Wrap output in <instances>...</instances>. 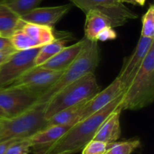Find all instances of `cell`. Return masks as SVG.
Here are the masks:
<instances>
[{
	"label": "cell",
	"mask_w": 154,
	"mask_h": 154,
	"mask_svg": "<svg viewBox=\"0 0 154 154\" xmlns=\"http://www.w3.org/2000/svg\"><path fill=\"white\" fill-rule=\"evenodd\" d=\"M123 95V94L91 116L76 122L64 135L41 154H75L82 150L93 140L102 122L120 107Z\"/></svg>",
	"instance_id": "obj_1"
},
{
	"label": "cell",
	"mask_w": 154,
	"mask_h": 154,
	"mask_svg": "<svg viewBox=\"0 0 154 154\" xmlns=\"http://www.w3.org/2000/svg\"><path fill=\"white\" fill-rule=\"evenodd\" d=\"M154 100V45L149 50L139 69L126 88L122 98L123 110H139Z\"/></svg>",
	"instance_id": "obj_2"
},
{
	"label": "cell",
	"mask_w": 154,
	"mask_h": 154,
	"mask_svg": "<svg viewBox=\"0 0 154 154\" xmlns=\"http://www.w3.org/2000/svg\"><path fill=\"white\" fill-rule=\"evenodd\" d=\"M100 62V48L97 41L87 39L76 58L63 70L59 79L39 98L37 104H46L66 86L79 79L86 74L94 72Z\"/></svg>",
	"instance_id": "obj_3"
},
{
	"label": "cell",
	"mask_w": 154,
	"mask_h": 154,
	"mask_svg": "<svg viewBox=\"0 0 154 154\" xmlns=\"http://www.w3.org/2000/svg\"><path fill=\"white\" fill-rule=\"evenodd\" d=\"M94 72H90L68 85L46 103L45 117L48 120L60 110L91 99L100 91Z\"/></svg>",
	"instance_id": "obj_4"
},
{
	"label": "cell",
	"mask_w": 154,
	"mask_h": 154,
	"mask_svg": "<svg viewBox=\"0 0 154 154\" xmlns=\"http://www.w3.org/2000/svg\"><path fill=\"white\" fill-rule=\"evenodd\" d=\"M45 105L46 104L38 103L16 117L0 118V143L29 137L45 128L48 122L45 117Z\"/></svg>",
	"instance_id": "obj_5"
},
{
	"label": "cell",
	"mask_w": 154,
	"mask_h": 154,
	"mask_svg": "<svg viewBox=\"0 0 154 154\" xmlns=\"http://www.w3.org/2000/svg\"><path fill=\"white\" fill-rule=\"evenodd\" d=\"M39 96L22 87L10 85L0 89V118L11 119L35 105Z\"/></svg>",
	"instance_id": "obj_6"
},
{
	"label": "cell",
	"mask_w": 154,
	"mask_h": 154,
	"mask_svg": "<svg viewBox=\"0 0 154 154\" xmlns=\"http://www.w3.org/2000/svg\"><path fill=\"white\" fill-rule=\"evenodd\" d=\"M75 6L87 13L97 11L108 17L113 28L124 25L129 20L138 18V15L126 7L120 0H69Z\"/></svg>",
	"instance_id": "obj_7"
},
{
	"label": "cell",
	"mask_w": 154,
	"mask_h": 154,
	"mask_svg": "<svg viewBox=\"0 0 154 154\" xmlns=\"http://www.w3.org/2000/svg\"><path fill=\"white\" fill-rule=\"evenodd\" d=\"M40 48L17 51L0 64V89L10 86L24 72L35 66V58Z\"/></svg>",
	"instance_id": "obj_8"
},
{
	"label": "cell",
	"mask_w": 154,
	"mask_h": 154,
	"mask_svg": "<svg viewBox=\"0 0 154 154\" xmlns=\"http://www.w3.org/2000/svg\"><path fill=\"white\" fill-rule=\"evenodd\" d=\"M63 72V70H51L34 66L24 72L11 85L28 89L37 94L40 98L59 79Z\"/></svg>",
	"instance_id": "obj_9"
},
{
	"label": "cell",
	"mask_w": 154,
	"mask_h": 154,
	"mask_svg": "<svg viewBox=\"0 0 154 154\" xmlns=\"http://www.w3.org/2000/svg\"><path fill=\"white\" fill-rule=\"evenodd\" d=\"M154 45V39L141 36L133 52L123 60V64L117 78L127 88L142 64L149 50Z\"/></svg>",
	"instance_id": "obj_10"
},
{
	"label": "cell",
	"mask_w": 154,
	"mask_h": 154,
	"mask_svg": "<svg viewBox=\"0 0 154 154\" xmlns=\"http://www.w3.org/2000/svg\"><path fill=\"white\" fill-rule=\"evenodd\" d=\"M125 91L126 88L118 78L116 77L115 79L106 88L100 90L91 99L89 100L80 116L78 122L99 111L114 99L123 95Z\"/></svg>",
	"instance_id": "obj_11"
},
{
	"label": "cell",
	"mask_w": 154,
	"mask_h": 154,
	"mask_svg": "<svg viewBox=\"0 0 154 154\" xmlns=\"http://www.w3.org/2000/svg\"><path fill=\"white\" fill-rule=\"evenodd\" d=\"M72 8L71 4L54 7H37L20 17L23 22L54 27Z\"/></svg>",
	"instance_id": "obj_12"
},
{
	"label": "cell",
	"mask_w": 154,
	"mask_h": 154,
	"mask_svg": "<svg viewBox=\"0 0 154 154\" xmlns=\"http://www.w3.org/2000/svg\"><path fill=\"white\" fill-rule=\"evenodd\" d=\"M71 125H51L45 127L29 137L32 142V150L34 154H41L62 136L64 135Z\"/></svg>",
	"instance_id": "obj_13"
},
{
	"label": "cell",
	"mask_w": 154,
	"mask_h": 154,
	"mask_svg": "<svg viewBox=\"0 0 154 154\" xmlns=\"http://www.w3.org/2000/svg\"><path fill=\"white\" fill-rule=\"evenodd\" d=\"M85 37L76 43L68 47H64L60 52L42 64L41 67L51 70L63 71L68 67L79 54L86 43Z\"/></svg>",
	"instance_id": "obj_14"
},
{
	"label": "cell",
	"mask_w": 154,
	"mask_h": 154,
	"mask_svg": "<svg viewBox=\"0 0 154 154\" xmlns=\"http://www.w3.org/2000/svg\"><path fill=\"white\" fill-rule=\"evenodd\" d=\"M122 102V101H121ZM123 111L121 104L99 126L93 140H99L106 143L117 142L121 136L120 115Z\"/></svg>",
	"instance_id": "obj_15"
},
{
	"label": "cell",
	"mask_w": 154,
	"mask_h": 154,
	"mask_svg": "<svg viewBox=\"0 0 154 154\" xmlns=\"http://www.w3.org/2000/svg\"><path fill=\"white\" fill-rule=\"evenodd\" d=\"M23 23L20 17L8 5L6 0H0V36L11 37Z\"/></svg>",
	"instance_id": "obj_16"
},
{
	"label": "cell",
	"mask_w": 154,
	"mask_h": 154,
	"mask_svg": "<svg viewBox=\"0 0 154 154\" xmlns=\"http://www.w3.org/2000/svg\"><path fill=\"white\" fill-rule=\"evenodd\" d=\"M84 37L90 41H96V36L102 30L107 27H112L109 18L97 11H89L85 14Z\"/></svg>",
	"instance_id": "obj_17"
},
{
	"label": "cell",
	"mask_w": 154,
	"mask_h": 154,
	"mask_svg": "<svg viewBox=\"0 0 154 154\" xmlns=\"http://www.w3.org/2000/svg\"><path fill=\"white\" fill-rule=\"evenodd\" d=\"M20 29L34 42L38 48L47 45L56 39L54 27L23 22Z\"/></svg>",
	"instance_id": "obj_18"
},
{
	"label": "cell",
	"mask_w": 154,
	"mask_h": 154,
	"mask_svg": "<svg viewBox=\"0 0 154 154\" xmlns=\"http://www.w3.org/2000/svg\"><path fill=\"white\" fill-rule=\"evenodd\" d=\"M89 101V100H88ZM88 101L75 104L60 110L48 119L46 127L51 125H71L72 126L79 120L80 116Z\"/></svg>",
	"instance_id": "obj_19"
},
{
	"label": "cell",
	"mask_w": 154,
	"mask_h": 154,
	"mask_svg": "<svg viewBox=\"0 0 154 154\" xmlns=\"http://www.w3.org/2000/svg\"><path fill=\"white\" fill-rule=\"evenodd\" d=\"M67 36L69 35L63 34L59 37L56 36V39L53 42L41 47L35 58V66H41L47 60L56 55L57 53L60 52L64 47H66L65 45L69 40L66 38Z\"/></svg>",
	"instance_id": "obj_20"
},
{
	"label": "cell",
	"mask_w": 154,
	"mask_h": 154,
	"mask_svg": "<svg viewBox=\"0 0 154 154\" xmlns=\"http://www.w3.org/2000/svg\"><path fill=\"white\" fill-rule=\"evenodd\" d=\"M141 144L139 139L114 142L110 145L105 154H132Z\"/></svg>",
	"instance_id": "obj_21"
},
{
	"label": "cell",
	"mask_w": 154,
	"mask_h": 154,
	"mask_svg": "<svg viewBox=\"0 0 154 154\" xmlns=\"http://www.w3.org/2000/svg\"><path fill=\"white\" fill-rule=\"evenodd\" d=\"M43 0H6L8 5L20 17L35 8Z\"/></svg>",
	"instance_id": "obj_22"
},
{
	"label": "cell",
	"mask_w": 154,
	"mask_h": 154,
	"mask_svg": "<svg viewBox=\"0 0 154 154\" xmlns=\"http://www.w3.org/2000/svg\"><path fill=\"white\" fill-rule=\"evenodd\" d=\"M12 46L16 51H25L38 48L33 41H32L20 29L14 32L11 36Z\"/></svg>",
	"instance_id": "obj_23"
},
{
	"label": "cell",
	"mask_w": 154,
	"mask_h": 154,
	"mask_svg": "<svg viewBox=\"0 0 154 154\" xmlns=\"http://www.w3.org/2000/svg\"><path fill=\"white\" fill-rule=\"evenodd\" d=\"M141 36L154 39V6L152 4L142 17Z\"/></svg>",
	"instance_id": "obj_24"
},
{
	"label": "cell",
	"mask_w": 154,
	"mask_h": 154,
	"mask_svg": "<svg viewBox=\"0 0 154 154\" xmlns=\"http://www.w3.org/2000/svg\"><path fill=\"white\" fill-rule=\"evenodd\" d=\"M32 150V142L29 137L12 142L4 154H29Z\"/></svg>",
	"instance_id": "obj_25"
},
{
	"label": "cell",
	"mask_w": 154,
	"mask_h": 154,
	"mask_svg": "<svg viewBox=\"0 0 154 154\" xmlns=\"http://www.w3.org/2000/svg\"><path fill=\"white\" fill-rule=\"evenodd\" d=\"M111 143L92 140L83 148L82 154H105Z\"/></svg>",
	"instance_id": "obj_26"
},
{
	"label": "cell",
	"mask_w": 154,
	"mask_h": 154,
	"mask_svg": "<svg viewBox=\"0 0 154 154\" xmlns=\"http://www.w3.org/2000/svg\"><path fill=\"white\" fill-rule=\"evenodd\" d=\"M117 38V33L112 27H107L100 32L96 36V41L105 42L108 40H114Z\"/></svg>",
	"instance_id": "obj_27"
},
{
	"label": "cell",
	"mask_w": 154,
	"mask_h": 154,
	"mask_svg": "<svg viewBox=\"0 0 154 154\" xmlns=\"http://www.w3.org/2000/svg\"><path fill=\"white\" fill-rule=\"evenodd\" d=\"M13 48L10 37L0 36V51Z\"/></svg>",
	"instance_id": "obj_28"
},
{
	"label": "cell",
	"mask_w": 154,
	"mask_h": 154,
	"mask_svg": "<svg viewBox=\"0 0 154 154\" xmlns=\"http://www.w3.org/2000/svg\"><path fill=\"white\" fill-rule=\"evenodd\" d=\"M16 51H17L14 48L0 51V64H2L3 62L5 61L8 58H9Z\"/></svg>",
	"instance_id": "obj_29"
},
{
	"label": "cell",
	"mask_w": 154,
	"mask_h": 154,
	"mask_svg": "<svg viewBox=\"0 0 154 154\" xmlns=\"http://www.w3.org/2000/svg\"><path fill=\"white\" fill-rule=\"evenodd\" d=\"M120 1L123 3H129V4L134 5L144 6L146 0H120Z\"/></svg>",
	"instance_id": "obj_30"
},
{
	"label": "cell",
	"mask_w": 154,
	"mask_h": 154,
	"mask_svg": "<svg viewBox=\"0 0 154 154\" xmlns=\"http://www.w3.org/2000/svg\"><path fill=\"white\" fill-rule=\"evenodd\" d=\"M14 140H8V141L2 142V143H0V154H4L5 152L6 149L8 148V146L14 142Z\"/></svg>",
	"instance_id": "obj_31"
},
{
	"label": "cell",
	"mask_w": 154,
	"mask_h": 154,
	"mask_svg": "<svg viewBox=\"0 0 154 154\" xmlns=\"http://www.w3.org/2000/svg\"><path fill=\"white\" fill-rule=\"evenodd\" d=\"M1 127H2V123H1V120H0V129H1Z\"/></svg>",
	"instance_id": "obj_32"
}]
</instances>
